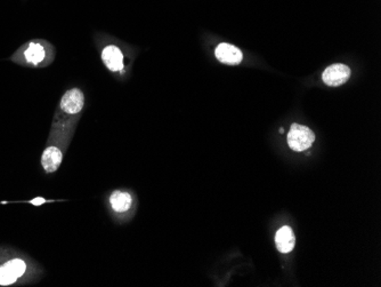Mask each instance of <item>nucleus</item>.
Returning <instances> with one entry per match:
<instances>
[{
    "mask_svg": "<svg viewBox=\"0 0 381 287\" xmlns=\"http://www.w3.org/2000/svg\"><path fill=\"white\" fill-rule=\"evenodd\" d=\"M71 134H64L62 140L47 146L42 156V166L46 173H55L62 164L63 157L66 151V147L69 145Z\"/></svg>",
    "mask_w": 381,
    "mask_h": 287,
    "instance_id": "obj_1",
    "label": "nucleus"
},
{
    "mask_svg": "<svg viewBox=\"0 0 381 287\" xmlns=\"http://www.w3.org/2000/svg\"><path fill=\"white\" fill-rule=\"evenodd\" d=\"M315 141V134L311 128L304 125L292 124L288 133V145L293 151H305Z\"/></svg>",
    "mask_w": 381,
    "mask_h": 287,
    "instance_id": "obj_2",
    "label": "nucleus"
},
{
    "mask_svg": "<svg viewBox=\"0 0 381 287\" xmlns=\"http://www.w3.org/2000/svg\"><path fill=\"white\" fill-rule=\"evenodd\" d=\"M27 271V263L21 259H13L0 266V285L8 286L14 284Z\"/></svg>",
    "mask_w": 381,
    "mask_h": 287,
    "instance_id": "obj_3",
    "label": "nucleus"
},
{
    "mask_svg": "<svg viewBox=\"0 0 381 287\" xmlns=\"http://www.w3.org/2000/svg\"><path fill=\"white\" fill-rule=\"evenodd\" d=\"M83 105H85V97H83V90L79 88H71L66 90L62 97L60 108L63 114H69V116H75L83 111Z\"/></svg>",
    "mask_w": 381,
    "mask_h": 287,
    "instance_id": "obj_4",
    "label": "nucleus"
},
{
    "mask_svg": "<svg viewBox=\"0 0 381 287\" xmlns=\"http://www.w3.org/2000/svg\"><path fill=\"white\" fill-rule=\"evenodd\" d=\"M350 69L341 63L328 66L322 75V79L328 86L337 87L350 79Z\"/></svg>",
    "mask_w": 381,
    "mask_h": 287,
    "instance_id": "obj_5",
    "label": "nucleus"
},
{
    "mask_svg": "<svg viewBox=\"0 0 381 287\" xmlns=\"http://www.w3.org/2000/svg\"><path fill=\"white\" fill-rule=\"evenodd\" d=\"M102 61L112 73H121L124 70V54L117 46L109 45L102 51Z\"/></svg>",
    "mask_w": 381,
    "mask_h": 287,
    "instance_id": "obj_6",
    "label": "nucleus"
},
{
    "mask_svg": "<svg viewBox=\"0 0 381 287\" xmlns=\"http://www.w3.org/2000/svg\"><path fill=\"white\" fill-rule=\"evenodd\" d=\"M215 55H216L217 60L220 62L224 63V64H230V66L239 64V63L242 62V59H244V55H242L240 49L235 46L226 44V42H223V44L217 46Z\"/></svg>",
    "mask_w": 381,
    "mask_h": 287,
    "instance_id": "obj_7",
    "label": "nucleus"
},
{
    "mask_svg": "<svg viewBox=\"0 0 381 287\" xmlns=\"http://www.w3.org/2000/svg\"><path fill=\"white\" fill-rule=\"evenodd\" d=\"M295 235L290 227H282L275 236V244L281 253H290L295 247Z\"/></svg>",
    "mask_w": 381,
    "mask_h": 287,
    "instance_id": "obj_8",
    "label": "nucleus"
},
{
    "mask_svg": "<svg viewBox=\"0 0 381 287\" xmlns=\"http://www.w3.org/2000/svg\"><path fill=\"white\" fill-rule=\"evenodd\" d=\"M131 194L124 192V191H114L110 196V205L111 208L114 210L116 213H126L129 211L131 208Z\"/></svg>",
    "mask_w": 381,
    "mask_h": 287,
    "instance_id": "obj_9",
    "label": "nucleus"
},
{
    "mask_svg": "<svg viewBox=\"0 0 381 287\" xmlns=\"http://www.w3.org/2000/svg\"><path fill=\"white\" fill-rule=\"evenodd\" d=\"M47 52H46L45 46H42L39 42H30L28 49H25V58L27 62L34 66H38L40 63L44 62L46 59Z\"/></svg>",
    "mask_w": 381,
    "mask_h": 287,
    "instance_id": "obj_10",
    "label": "nucleus"
},
{
    "mask_svg": "<svg viewBox=\"0 0 381 287\" xmlns=\"http://www.w3.org/2000/svg\"><path fill=\"white\" fill-rule=\"evenodd\" d=\"M30 203H31L32 205H42V204H45L46 201L45 199H44V198H36V199H32L31 201H30Z\"/></svg>",
    "mask_w": 381,
    "mask_h": 287,
    "instance_id": "obj_11",
    "label": "nucleus"
}]
</instances>
